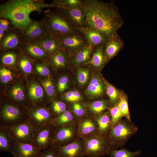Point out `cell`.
Wrapping results in <instances>:
<instances>
[{
  "label": "cell",
  "instance_id": "6da1fadb",
  "mask_svg": "<svg viewBox=\"0 0 157 157\" xmlns=\"http://www.w3.org/2000/svg\"><path fill=\"white\" fill-rule=\"evenodd\" d=\"M83 1L85 13V27L94 28L108 39L119 36L117 32L124 21L113 1Z\"/></svg>",
  "mask_w": 157,
  "mask_h": 157
},
{
  "label": "cell",
  "instance_id": "7a4b0ae2",
  "mask_svg": "<svg viewBox=\"0 0 157 157\" xmlns=\"http://www.w3.org/2000/svg\"><path fill=\"white\" fill-rule=\"evenodd\" d=\"M55 8L52 3L47 4L43 0H10L0 5V18L7 19L14 27L22 31L32 20L31 12L40 13L45 8Z\"/></svg>",
  "mask_w": 157,
  "mask_h": 157
},
{
  "label": "cell",
  "instance_id": "3957f363",
  "mask_svg": "<svg viewBox=\"0 0 157 157\" xmlns=\"http://www.w3.org/2000/svg\"><path fill=\"white\" fill-rule=\"evenodd\" d=\"M45 10L42 19L48 32L54 35H75L79 31L68 17L61 10Z\"/></svg>",
  "mask_w": 157,
  "mask_h": 157
},
{
  "label": "cell",
  "instance_id": "277c9868",
  "mask_svg": "<svg viewBox=\"0 0 157 157\" xmlns=\"http://www.w3.org/2000/svg\"><path fill=\"white\" fill-rule=\"evenodd\" d=\"M138 127L131 121L122 119L110 130L107 137L111 146L110 149H117L125 146L129 138L135 134Z\"/></svg>",
  "mask_w": 157,
  "mask_h": 157
},
{
  "label": "cell",
  "instance_id": "5b68a950",
  "mask_svg": "<svg viewBox=\"0 0 157 157\" xmlns=\"http://www.w3.org/2000/svg\"><path fill=\"white\" fill-rule=\"evenodd\" d=\"M85 146L84 156L100 157L107 154L111 149L107 136L98 133L83 139Z\"/></svg>",
  "mask_w": 157,
  "mask_h": 157
},
{
  "label": "cell",
  "instance_id": "8992f818",
  "mask_svg": "<svg viewBox=\"0 0 157 157\" xmlns=\"http://www.w3.org/2000/svg\"><path fill=\"white\" fill-rule=\"evenodd\" d=\"M78 128L77 121L66 125L55 127L54 136L51 147L59 148L73 142L78 137Z\"/></svg>",
  "mask_w": 157,
  "mask_h": 157
},
{
  "label": "cell",
  "instance_id": "52a82bcc",
  "mask_svg": "<svg viewBox=\"0 0 157 157\" xmlns=\"http://www.w3.org/2000/svg\"><path fill=\"white\" fill-rule=\"evenodd\" d=\"M28 119L25 113L15 105L6 103L1 108L0 128L12 126Z\"/></svg>",
  "mask_w": 157,
  "mask_h": 157
},
{
  "label": "cell",
  "instance_id": "ba28073f",
  "mask_svg": "<svg viewBox=\"0 0 157 157\" xmlns=\"http://www.w3.org/2000/svg\"><path fill=\"white\" fill-rule=\"evenodd\" d=\"M15 140L32 144L34 135L37 129L28 119L14 125L4 127Z\"/></svg>",
  "mask_w": 157,
  "mask_h": 157
},
{
  "label": "cell",
  "instance_id": "9c48e42d",
  "mask_svg": "<svg viewBox=\"0 0 157 157\" xmlns=\"http://www.w3.org/2000/svg\"><path fill=\"white\" fill-rule=\"evenodd\" d=\"M60 49L69 55L82 48L88 44L82 34L79 32L72 35H56Z\"/></svg>",
  "mask_w": 157,
  "mask_h": 157
},
{
  "label": "cell",
  "instance_id": "30bf717a",
  "mask_svg": "<svg viewBox=\"0 0 157 157\" xmlns=\"http://www.w3.org/2000/svg\"><path fill=\"white\" fill-rule=\"evenodd\" d=\"M28 120L37 129L49 125L54 118L51 113L46 107L36 106L27 113Z\"/></svg>",
  "mask_w": 157,
  "mask_h": 157
},
{
  "label": "cell",
  "instance_id": "8fae6325",
  "mask_svg": "<svg viewBox=\"0 0 157 157\" xmlns=\"http://www.w3.org/2000/svg\"><path fill=\"white\" fill-rule=\"evenodd\" d=\"M55 133V127L50 125L37 129L33 136L32 143L41 151L51 147Z\"/></svg>",
  "mask_w": 157,
  "mask_h": 157
},
{
  "label": "cell",
  "instance_id": "7c38bea8",
  "mask_svg": "<svg viewBox=\"0 0 157 157\" xmlns=\"http://www.w3.org/2000/svg\"><path fill=\"white\" fill-rule=\"evenodd\" d=\"M23 43V35L22 31L14 27L5 32L0 40V50L20 49Z\"/></svg>",
  "mask_w": 157,
  "mask_h": 157
},
{
  "label": "cell",
  "instance_id": "4fadbf2b",
  "mask_svg": "<svg viewBox=\"0 0 157 157\" xmlns=\"http://www.w3.org/2000/svg\"><path fill=\"white\" fill-rule=\"evenodd\" d=\"M22 31L24 43L31 42L49 33L42 20H32Z\"/></svg>",
  "mask_w": 157,
  "mask_h": 157
},
{
  "label": "cell",
  "instance_id": "5bb4252c",
  "mask_svg": "<svg viewBox=\"0 0 157 157\" xmlns=\"http://www.w3.org/2000/svg\"><path fill=\"white\" fill-rule=\"evenodd\" d=\"M56 148L61 157H82L84 156V140L82 138L78 137L69 144Z\"/></svg>",
  "mask_w": 157,
  "mask_h": 157
},
{
  "label": "cell",
  "instance_id": "9a60e30c",
  "mask_svg": "<svg viewBox=\"0 0 157 157\" xmlns=\"http://www.w3.org/2000/svg\"><path fill=\"white\" fill-rule=\"evenodd\" d=\"M77 29L83 35L87 43L93 47L105 44L108 40L107 37L94 28L84 27Z\"/></svg>",
  "mask_w": 157,
  "mask_h": 157
},
{
  "label": "cell",
  "instance_id": "2e32d148",
  "mask_svg": "<svg viewBox=\"0 0 157 157\" xmlns=\"http://www.w3.org/2000/svg\"><path fill=\"white\" fill-rule=\"evenodd\" d=\"M78 122V137L83 139L98 133V126L95 119L84 117Z\"/></svg>",
  "mask_w": 157,
  "mask_h": 157
},
{
  "label": "cell",
  "instance_id": "e0dca14e",
  "mask_svg": "<svg viewBox=\"0 0 157 157\" xmlns=\"http://www.w3.org/2000/svg\"><path fill=\"white\" fill-rule=\"evenodd\" d=\"M41 151L32 144L22 143L14 140L12 154L14 157H38Z\"/></svg>",
  "mask_w": 157,
  "mask_h": 157
},
{
  "label": "cell",
  "instance_id": "ac0fdd59",
  "mask_svg": "<svg viewBox=\"0 0 157 157\" xmlns=\"http://www.w3.org/2000/svg\"><path fill=\"white\" fill-rule=\"evenodd\" d=\"M31 42L39 45L49 56L53 54L60 49L56 35L49 33Z\"/></svg>",
  "mask_w": 157,
  "mask_h": 157
},
{
  "label": "cell",
  "instance_id": "d6986e66",
  "mask_svg": "<svg viewBox=\"0 0 157 157\" xmlns=\"http://www.w3.org/2000/svg\"><path fill=\"white\" fill-rule=\"evenodd\" d=\"M94 48L88 44L79 50L69 54L70 64L75 66L85 64L90 59Z\"/></svg>",
  "mask_w": 157,
  "mask_h": 157
},
{
  "label": "cell",
  "instance_id": "ffe728a7",
  "mask_svg": "<svg viewBox=\"0 0 157 157\" xmlns=\"http://www.w3.org/2000/svg\"><path fill=\"white\" fill-rule=\"evenodd\" d=\"M58 8L67 15L77 29L85 27L86 17L84 6L74 9Z\"/></svg>",
  "mask_w": 157,
  "mask_h": 157
},
{
  "label": "cell",
  "instance_id": "44dd1931",
  "mask_svg": "<svg viewBox=\"0 0 157 157\" xmlns=\"http://www.w3.org/2000/svg\"><path fill=\"white\" fill-rule=\"evenodd\" d=\"M20 49L35 60L44 61L49 56L40 46L33 42L24 43Z\"/></svg>",
  "mask_w": 157,
  "mask_h": 157
},
{
  "label": "cell",
  "instance_id": "7402d4cb",
  "mask_svg": "<svg viewBox=\"0 0 157 157\" xmlns=\"http://www.w3.org/2000/svg\"><path fill=\"white\" fill-rule=\"evenodd\" d=\"M45 60L49 64L56 69L65 68L70 64L69 54L61 49L49 56Z\"/></svg>",
  "mask_w": 157,
  "mask_h": 157
},
{
  "label": "cell",
  "instance_id": "603a6c76",
  "mask_svg": "<svg viewBox=\"0 0 157 157\" xmlns=\"http://www.w3.org/2000/svg\"><path fill=\"white\" fill-rule=\"evenodd\" d=\"M124 46L119 36L109 39L105 44L104 53L106 62L115 56Z\"/></svg>",
  "mask_w": 157,
  "mask_h": 157
},
{
  "label": "cell",
  "instance_id": "cb8c5ba5",
  "mask_svg": "<svg viewBox=\"0 0 157 157\" xmlns=\"http://www.w3.org/2000/svg\"><path fill=\"white\" fill-rule=\"evenodd\" d=\"M104 48L105 44L94 47L90 59L85 64L90 65L98 69L101 68L106 62Z\"/></svg>",
  "mask_w": 157,
  "mask_h": 157
},
{
  "label": "cell",
  "instance_id": "d4e9b609",
  "mask_svg": "<svg viewBox=\"0 0 157 157\" xmlns=\"http://www.w3.org/2000/svg\"><path fill=\"white\" fill-rule=\"evenodd\" d=\"M95 119L98 126L97 133L107 136L111 128V117L110 110L109 112L96 115Z\"/></svg>",
  "mask_w": 157,
  "mask_h": 157
},
{
  "label": "cell",
  "instance_id": "484cf974",
  "mask_svg": "<svg viewBox=\"0 0 157 157\" xmlns=\"http://www.w3.org/2000/svg\"><path fill=\"white\" fill-rule=\"evenodd\" d=\"M104 90L101 80L99 76H95L91 79L85 90V93L90 98H97L103 95Z\"/></svg>",
  "mask_w": 157,
  "mask_h": 157
},
{
  "label": "cell",
  "instance_id": "4316f807",
  "mask_svg": "<svg viewBox=\"0 0 157 157\" xmlns=\"http://www.w3.org/2000/svg\"><path fill=\"white\" fill-rule=\"evenodd\" d=\"M14 139L6 129L0 128V151L13 154L14 148Z\"/></svg>",
  "mask_w": 157,
  "mask_h": 157
},
{
  "label": "cell",
  "instance_id": "83f0119b",
  "mask_svg": "<svg viewBox=\"0 0 157 157\" xmlns=\"http://www.w3.org/2000/svg\"><path fill=\"white\" fill-rule=\"evenodd\" d=\"M77 121L72 113L66 110L58 116L54 118L49 125L54 127L64 126Z\"/></svg>",
  "mask_w": 157,
  "mask_h": 157
},
{
  "label": "cell",
  "instance_id": "f1b7e54d",
  "mask_svg": "<svg viewBox=\"0 0 157 157\" xmlns=\"http://www.w3.org/2000/svg\"><path fill=\"white\" fill-rule=\"evenodd\" d=\"M20 49H12L1 51L3 52L1 57V63L5 65L13 66L15 65L18 59Z\"/></svg>",
  "mask_w": 157,
  "mask_h": 157
},
{
  "label": "cell",
  "instance_id": "f546056e",
  "mask_svg": "<svg viewBox=\"0 0 157 157\" xmlns=\"http://www.w3.org/2000/svg\"><path fill=\"white\" fill-rule=\"evenodd\" d=\"M44 92L42 88L36 83H31L28 89V96L30 100L33 103L40 102L42 101Z\"/></svg>",
  "mask_w": 157,
  "mask_h": 157
},
{
  "label": "cell",
  "instance_id": "4dcf8cb0",
  "mask_svg": "<svg viewBox=\"0 0 157 157\" xmlns=\"http://www.w3.org/2000/svg\"><path fill=\"white\" fill-rule=\"evenodd\" d=\"M55 8L74 9L84 6L81 0H53L52 3Z\"/></svg>",
  "mask_w": 157,
  "mask_h": 157
},
{
  "label": "cell",
  "instance_id": "1f68e13d",
  "mask_svg": "<svg viewBox=\"0 0 157 157\" xmlns=\"http://www.w3.org/2000/svg\"><path fill=\"white\" fill-rule=\"evenodd\" d=\"M18 62L19 67L23 72L27 74L31 72L32 63L28 55L21 49Z\"/></svg>",
  "mask_w": 157,
  "mask_h": 157
},
{
  "label": "cell",
  "instance_id": "d6a6232c",
  "mask_svg": "<svg viewBox=\"0 0 157 157\" xmlns=\"http://www.w3.org/2000/svg\"><path fill=\"white\" fill-rule=\"evenodd\" d=\"M141 153L140 150L131 152L126 149H110L108 151L107 155L110 157H136Z\"/></svg>",
  "mask_w": 157,
  "mask_h": 157
},
{
  "label": "cell",
  "instance_id": "836d02e7",
  "mask_svg": "<svg viewBox=\"0 0 157 157\" xmlns=\"http://www.w3.org/2000/svg\"><path fill=\"white\" fill-rule=\"evenodd\" d=\"M11 97L17 104L23 105L25 99L24 90L19 85H14L11 89L10 92Z\"/></svg>",
  "mask_w": 157,
  "mask_h": 157
},
{
  "label": "cell",
  "instance_id": "e575fe53",
  "mask_svg": "<svg viewBox=\"0 0 157 157\" xmlns=\"http://www.w3.org/2000/svg\"><path fill=\"white\" fill-rule=\"evenodd\" d=\"M89 110L97 115L103 113L106 109H109L108 102L104 100H98L91 103L89 106Z\"/></svg>",
  "mask_w": 157,
  "mask_h": 157
},
{
  "label": "cell",
  "instance_id": "d590c367",
  "mask_svg": "<svg viewBox=\"0 0 157 157\" xmlns=\"http://www.w3.org/2000/svg\"><path fill=\"white\" fill-rule=\"evenodd\" d=\"M105 83L106 93L109 98L111 103L114 106L118 103L120 94L114 87L106 81Z\"/></svg>",
  "mask_w": 157,
  "mask_h": 157
},
{
  "label": "cell",
  "instance_id": "8d00e7d4",
  "mask_svg": "<svg viewBox=\"0 0 157 157\" xmlns=\"http://www.w3.org/2000/svg\"><path fill=\"white\" fill-rule=\"evenodd\" d=\"M50 109V111L54 118L60 115L67 110L66 105L63 101H54L51 104Z\"/></svg>",
  "mask_w": 157,
  "mask_h": 157
},
{
  "label": "cell",
  "instance_id": "74e56055",
  "mask_svg": "<svg viewBox=\"0 0 157 157\" xmlns=\"http://www.w3.org/2000/svg\"><path fill=\"white\" fill-rule=\"evenodd\" d=\"M117 104L123 117L131 121L127 98L125 96L120 94L119 100Z\"/></svg>",
  "mask_w": 157,
  "mask_h": 157
},
{
  "label": "cell",
  "instance_id": "f35d334b",
  "mask_svg": "<svg viewBox=\"0 0 157 157\" xmlns=\"http://www.w3.org/2000/svg\"><path fill=\"white\" fill-rule=\"evenodd\" d=\"M109 110L111 117V129L122 121L123 116L117 104L110 108Z\"/></svg>",
  "mask_w": 157,
  "mask_h": 157
},
{
  "label": "cell",
  "instance_id": "ab89813d",
  "mask_svg": "<svg viewBox=\"0 0 157 157\" xmlns=\"http://www.w3.org/2000/svg\"><path fill=\"white\" fill-rule=\"evenodd\" d=\"M42 83L48 96L52 97L54 93V87L51 79L47 78L42 81Z\"/></svg>",
  "mask_w": 157,
  "mask_h": 157
},
{
  "label": "cell",
  "instance_id": "60d3db41",
  "mask_svg": "<svg viewBox=\"0 0 157 157\" xmlns=\"http://www.w3.org/2000/svg\"><path fill=\"white\" fill-rule=\"evenodd\" d=\"M77 74V79L79 83L81 85L85 84L89 78V70L86 68H80Z\"/></svg>",
  "mask_w": 157,
  "mask_h": 157
},
{
  "label": "cell",
  "instance_id": "b9f144b4",
  "mask_svg": "<svg viewBox=\"0 0 157 157\" xmlns=\"http://www.w3.org/2000/svg\"><path fill=\"white\" fill-rule=\"evenodd\" d=\"M0 78L1 82L7 83L12 79V73L8 69L2 67L0 69Z\"/></svg>",
  "mask_w": 157,
  "mask_h": 157
},
{
  "label": "cell",
  "instance_id": "7bdbcfd3",
  "mask_svg": "<svg viewBox=\"0 0 157 157\" xmlns=\"http://www.w3.org/2000/svg\"><path fill=\"white\" fill-rule=\"evenodd\" d=\"M81 99L80 93L76 91H72L67 92L64 96L65 100L69 102H76L80 100Z\"/></svg>",
  "mask_w": 157,
  "mask_h": 157
},
{
  "label": "cell",
  "instance_id": "ee69618b",
  "mask_svg": "<svg viewBox=\"0 0 157 157\" xmlns=\"http://www.w3.org/2000/svg\"><path fill=\"white\" fill-rule=\"evenodd\" d=\"M34 65L35 71L41 75L45 76L49 74L50 70L45 64L35 61Z\"/></svg>",
  "mask_w": 157,
  "mask_h": 157
},
{
  "label": "cell",
  "instance_id": "f6af8a7d",
  "mask_svg": "<svg viewBox=\"0 0 157 157\" xmlns=\"http://www.w3.org/2000/svg\"><path fill=\"white\" fill-rule=\"evenodd\" d=\"M72 108L74 114L76 117L80 118V120L84 117L83 116L85 114V110L81 104L78 102L74 103Z\"/></svg>",
  "mask_w": 157,
  "mask_h": 157
},
{
  "label": "cell",
  "instance_id": "bcb514c9",
  "mask_svg": "<svg viewBox=\"0 0 157 157\" xmlns=\"http://www.w3.org/2000/svg\"><path fill=\"white\" fill-rule=\"evenodd\" d=\"M38 157H61L56 148L50 147L42 151Z\"/></svg>",
  "mask_w": 157,
  "mask_h": 157
},
{
  "label": "cell",
  "instance_id": "7dc6e473",
  "mask_svg": "<svg viewBox=\"0 0 157 157\" xmlns=\"http://www.w3.org/2000/svg\"><path fill=\"white\" fill-rule=\"evenodd\" d=\"M14 27L12 22L9 19L4 18H0V30L5 32Z\"/></svg>",
  "mask_w": 157,
  "mask_h": 157
},
{
  "label": "cell",
  "instance_id": "c3c4849f",
  "mask_svg": "<svg viewBox=\"0 0 157 157\" xmlns=\"http://www.w3.org/2000/svg\"><path fill=\"white\" fill-rule=\"evenodd\" d=\"M69 82L68 78L66 76H61L59 79L58 88V91L62 92L67 88Z\"/></svg>",
  "mask_w": 157,
  "mask_h": 157
}]
</instances>
